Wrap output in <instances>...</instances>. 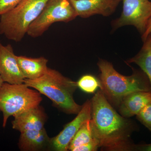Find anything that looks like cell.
Masks as SVG:
<instances>
[{
  "label": "cell",
  "mask_w": 151,
  "mask_h": 151,
  "mask_svg": "<svg viewBox=\"0 0 151 151\" xmlns=\"http://www.w3.org/2000/svg\"><path fill=\"white\" fill-rule=\"evenodd\" d=\"M151 102V92L138 91L124 97L118 109L120 115L126 118L136 116Z\"/></svg>",
  "instance_id": "obj_12"
},
{
  "label": "cell",
  "mask_w": 151,
  "mask_h": 151,
  "mask_svg": "<svg viewBox=\"0 0 151 151\" xmlns=\"http://www.w3.org/2000/svg\"><path fill=\"white\" fill-rule=\"evenodd\" d=\"M12 128L20 133L28 131L41 130L45 129L46 113L40 105L14 116Z\"/></svg>",
  "instance_id": "obj_11"
},
{
  "label": "cell",
  "mask_w": 151,
  "mask_h": 151,
  "mask_svg": "<svg viewBox=\"0 0 151 151\" xmlns=\"http://www.w3.org/2000/svg\"><path fill=\"white\" fill-rule=\"evenodd\" d=\"M19 66L25 79H34L40 77L48 69V60L44 57L39 58L17 56Z\"/></svg>",
  "instance_id": "obj_13"
},
{
  "label": "cell",
  "mask_w": 151,
  "mask_h": 151,
  "mask_svg": "<svg viewBox=\"0 0 151 151\" xmlns=\"http://www.w3.org/2000/svg\"><path fill=\"white\" fill-rule=\"evenodd\" d=\"M137 119L151 132V102L136 115Z\"/></svg>",
  "instance_id": "obj_18"
},
{
  "label": "cell",
  "mask_w": 151,
  "mask_h": 151,
  "mask_svg": "<svg viewBox=\"0 0 151 151\" xmlns=\"http://www.w3.org/2000/svg\"><path fill=\"white\" fill-rule=\"evenodd\" d=\"M134 151H151V144L135 145Z\"/></svg>",
  "instance_id": "obj_21"
},
{
  "label": "cell",
  "mask_w": 151,
  "mask_h": 151,
  "mask_svg": "<svg viewBox=\"0 0 151 151\" xmlns=\"http://www.w3.org/2000/svg\"><path fill=\"white\" fill-rule=\"evenodd\" d=\"M91 101V126L99 147L106 151H134L131 139L137 129L134 122L117 113L100 90Z\"/></svg>",
  "instance_id": "obj_1"
},
{
  "label": "cell",
  "mask_w": 151,
  "mask_h": 151,
  "mask_svg": "<svg viewBox=\"0 0 151 151\" xmlns=\"http://www.w3.org/2000/svg\"><path fill=\"white\" fill-rule=\"evenodd\" d=\"M97 65L100 71V90L113 107L118 108L123 98L133 92H151L150 81L143 71L135 70L132 75L125 76L104 60L100 59Z\"/></svg>",
  "instance_id": "obj_2"
},
{
  "label": "cell",
  "mask_w": 151,
  "mask_h": 151,
  "mask_svg": "<svg viewBox=\"0 0 151 151\" xmlns=\"http://www.w3.org/2000/svg\"><path fill=\"white\" fill-rule=\"evenodd\" d=\"M150 36H151V34H150Z\"/></svg>",
  "instance_id": "obj_24"
},
{
  "label": "cell",
  "mask_w": 151,
  "mask_h": 151,
  "mask_svg": "<svg viewBox=\"0 0 151 151\" xmlns=\"http://www.w3.org/2000/svg\"><path fill=\"white\" fill-rule=\"evenodd\" d=\"M77 16L86 18L96 14L108 17L122 0H69Z\"/></svg>",
  "instance_id": "obj_10"
},
{
  "label": "cell",
  "mask_w": 151,
  "mask_h": 151,
  "mask_svg": "<svg viewBox=\"0 0 151 151\" xmlns=\"http://www.w3.org/2000/svg\"><path fill=\"white\" fill-rule=\"evenodd\" d=\"M142 48L138 54L129 59L127 63H134L139 66L147 76L151 89V37L150 35L144 41Z\"/></svg>",
  "instance_id": "obj_15"
},
{
  "label": "cell",
  "mask_w": 151,
  "mask_h": 151,
  "mask_svg": "<svg viewBox=\"0 0 151 151\" xmlns=\"http://www.w3.org/2000/svg\"><path fill=\"white\" fill-rule=\"evenodd\" d=\"M77 16L69 0H49L40 14L30 26L27 34L31 37H39L52 24L68 22Z\"/></svg>",
  "instance_id": "obj_6"
},
{
  "label": "cell",
  "mask_w": 151,
  "mask_h": 151,
  "mask_svg": "<svg viewBox=\"0 0 151 151\" xmlns=\"http://www.w3.org/2000/svg\"><path fill=\"white\" fill-rule=\"evenodd\" d=\"M49 0H21L13 9L0 16V35L19 42L27 34Z\"/></svg>",
  "instance_id": "obj_4"
},
{
  "label": "cell",
  "mask_w": 151,
  "mask_h": 151,
  "mask_svg": "<svg viewBox=\"0 0 151 151\" xmlns=\"http://www.w3.org/2000/svg\"><path fill=\"white\" fill-rule=\"evenodd\" d=\"M24 83L48 97L54 106L66 114L77 115L81 111L82 105L76 103L73 99V94L78 87L77 82L58 70L48 68L40 77L24 79Z\"/></svg>",
  "instance_id": "obj_3"
},
{
  "label": "cell",
  "mask_w": 151,
  "mask_h": 151,
  "mask_svg": "<svg viewBox=\"0 0 151 151\" xmlns=\"http://www.w3.org/2000/svg\"><path fill=\"white\" fill-rule=\"evenodd\" d=\"M77 84L81 90L87 93H94L100 87V81L91 75L83 76L77 81Z\"/></svg>",
  "instance_id": "obj_17"
},
{
  "label": "cell",
  "mask_w": 151,
  "mask_h": 151,
  "mask_svg": "<svg viewBox=\"0 0 151 151\" xmlns=\"http://www.w3.org/2000/svg\"><path fill=\"white\" fill-rule=\"evenodd\" d=\"M50 140L45 129L26 131L21 133L19 147L22 151H37L50 144Z\"/></svg>",
  "instance_id": "obj_14"
},
{
  "label": "cell",
  "mask_w": 151,
  "mask_h": 151,
  "mask_svg": "<svg viewBox=\"0 0 151 151\" xmlns=\"http://www.w3.org/2000/svg\"><path fill=\"white\" fill-rule=\"evenodd\" d=\"M4 82L3 81L1 77L0 76V88H1V86L2 85Z\"/></svg>",
  "instance_id": "obj_23"
},
{
  "label": "cell",
  "mask_w": 151,
  "mask_h": 151,
  "mask_svg": "<svg viewBox=\"0 0 151 151\" xmlns=\"http://www.w3.org/2000/svg\"><path fill=\"white\" fill-rule=\"evenodd\" d=\"M0 76L4 82L20 84L24 82L17 59L10 44L4 45L0 41Z\"/></svg>",
  "instance_id": "obj_9"
},
{
  "label": "cell",
  "mask_w": 151,
  "mask_h": 151,
  "mask_svg": "<svg viewBox=\"0 0 151 151\" xmlns=\"http://www.w3.org/2000/svg\"><path fill=\"white\" fill-rule=\"evenodd\" d=\"M21 0H0V16L12 10Z\"/></svg>",
  "instance_id": "obj_19"
},
{
  "label": "cell",
  "mask_w": 151,
  "mask_h": 151,
  "mask_svg": "<svg viewBox=\"0 0 151 151\" xmlns=\"http://www.w3.org/2000/svg\"><path fill=\"white\" fill-rule=\"evenodd\" d=\"M99 144L97 139L76 147L72 151H96L98 150Z\"/></svg>",
  "instance_id": "obj_20"
},
{
  "label": "cell",
  "mask_w": 151,
  "mask_h": 151,
  "mask_svg": "<svg viewBox=\"0 0 151 151\" xmlns=\"http://www.w3.org/2000/svg\"><path fill=\"white\" fill-rule=\"evenodd\" d=\"M151 33V18L149 20L148 22L147 25V29H146V31L145 32V33L142 35V38L143 41H144L148 36Z\"/></svg>",
  "instance_id": "obj_22"
},
{
  "label": "cell",
  "mask_w": 151,
  "mask_h": 151,
  "mask_svg": "<svg viewBox=\"0 0 151 151\" xmlns=\"http://www.w3.org/2000/svg\"><path fill=\"white\" fill-rule=\"evenodd\" d=\"M92 101L86 100L81 111L71 122L66 124L58 134L50 140V145L57 151H68V146L82 125L92 117Z\"/></svg>",
  "instance_id": "obj_8"
},
{
  "label": "cell",
  "mask_w": 151,
  "mask_h": 151,
  "mask_svg": "<svg viewBox=\"0 0 151 151\" xmlns=\"http://www.w3.org/2000/svg\"><path fill=\"white\" fill-rule=\"evenodd\" d=\"M96 139L94 137L92 126L91 119L87 120L80 128L71 141L68 150L72 151L76 147L82 145Z\"/></svg>",
  "instance_id": "obj_16"
},
{
  "label": "cell",
  "mask_w": 151,
  "mask_h": 151,
  "mask_svg": "<svg viewBox=\"0 0 151 151\" xmlns=\"http://www.w3.org/2000/svg\"><path fill=\"white\" fill-rule=\"evenodd\" d=\"M41 94L24 83L4 82L0 88V112L3 113L2 126L6 127L9 118L35 108L42 101Z\"/></svg>",
  "instance_id": "obj_5"
},
{
  "label": "cell",
  "mask_w": 151,
  "mask_h": 151,
  "mask_svg": "<svg viewBox=\"0 0 151 151\" xmlns=\"http://www.w3.org/2000/svg\"><path fill=\"white\" fill-rule=\"evenodd\" d=\"M123 12L113 22L114 28L126 25L135 27L142 35L151 18V2L149 0H122Z\"/></svg>",
  "instance_id": "obj_7"
}]
</instances>
